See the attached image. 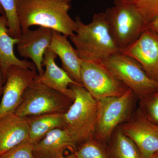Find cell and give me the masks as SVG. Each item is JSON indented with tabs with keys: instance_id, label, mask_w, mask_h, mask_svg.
Segmentation results:
<instances>
[{
	"instance_id": "1",
	"label": "cell",
	"mask_w": 158,
	"mask_h": 158,
	"mask_svg": "<svg viewBox=\"0 0 158 158\" xmlns=\"http://www.w3.org/2000/svg\"><path fill=\"white\" fill-rule=\"evenodd\" d=\"M70 4L64 0H17L22 33L33 26L44 27L67 37L75 33L77 23L69 14Z\"/></svg>"
},
{
	"instance_id": "2",
	"label": "cell",
	"mask_w": 158,
	"mask_h": 158,
	"mask_svg": "<svg viewBox=\"0 0 158 158\" xmlns=\"http://www.w3.org/2000/svg\"><path fill=\"white\" fill-rule=\"evenodd\" d=\"M77 29L69 38L82 60H104L121 52L110 32L104 12L96 13L88 24L76 17Z\"/></svg>"
},
{
	"instance_id": "3",
	"label": "cell",
	"mask_w": 158,
	"mask_h": 158,
	"mask_svg": "<svg viewBox=\"0 0 158 158\" xmlns=\"http://www.w3.org/2000/svg\"><path fill=\"white\" fill-rule=\"evenodd\" d=\"M70 88L75 98L63 114V128L67 130L77 146L94 138L97 119V101L81 85L72 84Z\"/></svg>"
},
{
	"instance_id": "4",
	"label": "cell",
	"mask_w": 158,
	"mask_h": 158,
	"mask_svg": "<svg viewBox=\"0 0 158 158\" xmlns=\"http://www.w3.org/2000/svg\"><path fill=\"white\" fill-rule=\"evenodd\" d=\"M110 32L120 52L140 37L147 25L131 0H115L104 12Z\"/></svg>"
},
{
	"instance_id": "5",
	"label": "cell",
	"mask_w": 158,
	"mask_h": 158,
	"mask_svg": "<svg viewBox=\"0 0 158 158\" xmlns=\"http://www.w3.org/2000/svg\"><path fill=\"white\" fill-rule=\"evenodd\" d=\"M68 97L34 79L24 93L15 113L23 117L47 113L64 114L72 104Z\"/></svg>"
},
{
	"instance_id": "6",
	"label": "cell",
	"mask_w": 158,
	"mask_h": 158,
	"mask_svg": "<svg viewBox=\"0 0 158 158\" xmlns=\"http://www.w3.org/2000/svg\"><path fill=\"white\" fill-rule=\"evenodd\" d=\"M136 97L129 89L121 96L97 100L98 109L94 138L105 144L109 141L116 129L131 116Z\"/></svg>"
},
{
	"instance_id": "7",
	"label": "cell",
	"mask_w": 158,
	"mask_h": 158,
	"mask_svg": "<svg viewBox=\"0 0 158 158\" xmlns=\"http://www.w3.org/2000/svg\"><path fill=\"white\" fill-rule=\"evenodd\" d=\"M81 78L83 87L96 100L121 96L129 89L99 59H81Z\"/></svg>"
},
{
	"instance_id": "8",
	"label": "cell",
	"mask_w": 158,
	"mask_h": 158,
	"mask_svg": "<svg viewBox=\"0 0 158 158\" xmlns=\"http://www.w3.org/2000/svg\"><path fill=\"white\" fill-rule=\"evenodd\" d=\"M102 61L138 98L158 90V82L150 78L131 57L120 52Z\"/></svg>"
},
{
	"instance_id": "9",
	"label": "cell",
	"mask_w": 158,
	"mask_h": 158,
	"mask_svg": "<svg viewBox=\"0 0 158 158\" xmlns=\"http://www.w3.org/2000/svg\"><path fill=\"white\" fill-rule=\"evenodd\" d=\"M37 75L36 69H31L14 65L9 68L0 103V117L15 113L21 102L26 89Z\"/></svg>"
},
{
	"instance_id": "10",
	"label": "cell",
	"mask_w": 158,
	"mask_h": 158,
	"mask_svg": "<svg viewBox=\"0 0 158 158\" xmlns=\"http://www.w3.org/2000/svg\"><path fill=\"white\" fill-rule=\"evenodd\" d=\"M119 127L135 142L142 158L158 152V126L148 120L138 108Z\"/></svg>"
},
{
	"instance_id": "11",
	"label": "cell",
	"mask_w": 158,
	"mask_h": 158,
	"mask_svg": "<svg viewBox=\"0 0 158 158\" xmlns=\"http://www.w3.org/2000/svg\"><path fill=\"white\" fill-rule=\"evenodd\" d=\"M121 53L135 59L150 78L158 82V33L146 29Z\"/></svg>"
},
{
	"instance_id": "12",
	"label": "cell",
	"mask_w": 158,
	"mask_h": 158,
	"mask_svg": "<svg viewBox=\"0 0 158 158\" xmlns=\"http://www.w3.org/2000/svg\"><path fill=\"white\" fill-rule=\"evenodd\" d=\"M52 32V29L44 27L29 29L22 33L16 44L20 56L32 60L39 76L44 72L42 62L46 50L50 47Z\"/></svg>"
},
{
	"instance_id": "13",
	"label": "cell",
	"mask_w": 158,
	"mask_h": 158,
	"mask_svg": "<svg viewBox=\"0 0 158 158\" xmlns=\"http://www.w3.org/2000/svg\"><path fill=\"white\" fill-rule=\"evenodd\" d=\"M77 148L70 134L62 128L52 130L34 144L33 152L36 158H61L66 151L75 152Z\"/></svg>"
},
{
	"instance_id": "14",
	"label": "cell",
	"mask_w": 158,
	"mask_h": 158,
	"mask_svg": "<svg viewBox=\"0 0 158 158\" xmlns=\"http://www.w3.org/2000/svg\"><path fill=\"white\" fill-rule=\"evenodd\" d=\"M57 57V55L50 48L47 49L42 62L43 66H45V70L42 75H37L36 79L68 97L73 101L75 94L70 86L77 83L63 69L57 65L56 62Z\"/></svg>"
},
{
	"instance_id": "15",
	"label": "cell",
	"mask_w": 158,
	"mask_h": 158,
	"mask_svg": "<svg viewBox=\"0 0 158 158\" xmlns=\"http://www.w3.org/2000/svg\"><path fill=\"white\" fill-rule=\"evenodd\" d=\"M29 140V126L26 117L15 113L0 117V156Z\"/></svg>"
},
{
	"instance_id": "16",
	"label": "cell",
	"mask_w": 158,
	"mask_h": 158,
	"mask_svg": "<svg viewBox=\"0 0 158 158\" xmlns=\"http://www.w3.org/2000/svg\"><path fill=\"white\" fill-rule=\"evenodd\" d=\"M67 37L53 31L50 48L60 58L62 68L77 84L82 85L81 78V59Z\"/></svg>"
},
{
	"instance_id": "17",
	"label": "cell",
	"mask_w": 158,
	"mask_h": 158,
	"mask_svg": "<svg viewBox=\"0 0 158 158\" xmlns=\"http://www.w3.org/2000/svg\"><path fill=\"white\" fill-rule=\"evenodd\" d=\"M19 39L13 38L9 34L6 15H0V65L6 82V75L11 66L35 69L33 62L20 60L15 56L14 46L17 44Z\"/></svg>"
},
{
	"instance_id": "18",
	"label": "cell",
	"mask_w": 158,
	"mask_h": 158,
	"mask_svg": "<svg viewBox=\"0 0 158 158\" xmlns=\"http://www.w3.org/2000/svg\"><path fill=\"white\" fill-rule=\"evenodd\" d=\"M63 115L52 113L26 117L29 126V142L36 144L52 130L63 128Z\"/></svg>"
},
{
	"instance_id": "19",
	"label": "cell",
	"mask_w": 158,
	"mask_h": 158,
	"mask_svg": "<svg viewBox=\"0 0 158 158\" xmlns=\"http://www.w3.org/2000/svg\"><path fill=\"white\" fill-rule=\"evenodd\" d=\"M108 150L111 158H142L135 142L119 127L110 140Z\"/></svg>"
},
{
	"instance_id": "20",
	"label": "cell",
	"mask_w": 158,
	"mask_h": 158,
	"mask_svg": "<svg viewBox=\"0 0 158 158\" xmlns=\"http://www.w3.org/2000/svg\"><path fill=\"white\" fill-rule=\"evenodd\" d=\"M75 153L78 158H111L106 144L94 138L79 144Z\"/></svg>"
},
{
	"instance_id": "21",
	"label": "cell",
	"mask_w": 158,
	"mask_h": 158,
	"mask_svg": "<svg viewBox=\"0 0 158 158\" xmlns=\"http://www.w3.org/2000/svg\"><path fill=\"white\" fill-rule=\"evenodd\" d=\"M0 5L5 12L9 34L19 39L22 34L17 12V0H0Z\"/></svg>"
},
{
	"instance_id": "22",
	"label": "cell",
	"mask_w": 158,
	"mask_h": 158,
	"mask_svg": "<svg viewBox=\"0 0 158 158\" xmlns=\"http://www.w3.org/2000/svg\"><path fill=\"white\" fill-rule=\"evenodd\" d=\"M139 107L143 116L158 126V90L139 98Z\"/></svg>"
},
{
	"instance_id": "23",
	"label": "cell",
	"mask_w": 158,
	"mask_h": 158,
	"mask_svg": "<svg viewBox=\"0 0 158 158\" xmlns=\"http://www.w3.org/2000/svg\"><path fill=\"white\" fill-rule=\"evenodd\" d=\"M147 26L158 18V0H133Z\"/></svg>"
},
{
	"instance_id": "24",
	"label": "cell",
	"mask_w": 158,
	"mask_h": 158,
	"mask_svg": "<svg viewBox=\"0 0 158 158\" xmlns=\"http://www.w3.org/2000/svg\"><path fill=\"white\" fill-rule=\"evenodd\" d=\"M34 146L29 141L22 143L6 152L0 158H36L33 152Z\"/></svg>"
},
{
	"instance_id": "25",
	"label": "cell",
	"mask_w": 158,
	"mask_h": 158,
	"mask_svg": "<svg viewBox=\"0 0 158 158\" xmlns=\"http://www.w3.org/2000/svg\"><path fill=\"white\" fill-rule=\"evenodd\" d=\"M158 33V18L155 19L147 26V28Z\"/></svg>"
},
{
	"instance_id": "26",
	"label": "cell",
	"mask_w": 158,
	"mask_h": 158,
	"mask_svg": "<svg viewBox=\"0 0 158 158\" xmlns=\"http://www.w3.org/2000/svg\"><path fill=\"white\" fill-rule=\"evenodd\" d=\"M5 81L3 76L2 71L0 65V96L2 94L3 87L5 85Z\"/></svg>"
},
{
	"instance_id": "27",
	"label": "cell",
	"mask_w": 158,
	"mask_h": 158,
	"mask_svg": "<svg viewBox=\"0 0 158 158\" xmlns=\"http://www.w3.org/2000/svg\"><path fill=\"white\" fill-rule=\"evenodd\" d=\"M61 158H78L75 152H71L70 154L65 155Z\"/></svg>"
},
{
	"instance_id": "28",
	"label": "cell",
	"mask_w": 158,
	"mask_h": 158,
	"mask_svg": "<svg viewBox=\"0 0 158 158\" xmlns=\"http://www.w3.org/2000/svg\"><path fill=\"white\" fill-rule=\"evenodd\" d=\"M149 158H158V152L155 153Z\"/></svg>"
},
{
	"instance_id": "29",
	"label": "cell",
	"mask_w": 158,
	"mask_h": 158,
	"mask_svg": "<svg viewBox=\"0 0 158 158\" xmlns=\"http://www.w3.org/2000/svg\"><path fill=\"white\" fill-rule=\"evenodd\" d=\"M0 15H5V12H4V10H3V8H2L1 5H0Z\"/></svg>"
},
{
	"instance_id": "30",
	"label": "cell",
	"mask_w": 158,
	"mask_h": 158,
	"mask_svg": "<svg viewBox=\"0 0 158 158\" xmlns=\"http://www.w3.org/2000/svg\"><path fill=\"white\" fill-rule=\"evenodd\" d=\"M64 1H65V2H66L70 4V2L71 1V0H64Z\"/></svg>"
},
{
	"instance_id": "31",
	"label": "cell",
	"mask_w": 158,
	"mask_h": 158,
	"mask_svg": "<svg viewBox=\"0 0 158 158\" xmlns=\"http://www.w3.org/2000/svg\"><path fill=\"white\" fill-rule=\"evenodd\" d=\"M131 1H133V0H131Z\"/></svg>"
}]
</instances>
